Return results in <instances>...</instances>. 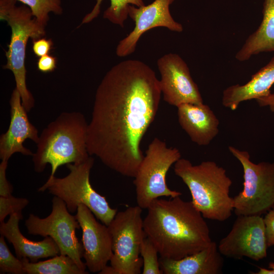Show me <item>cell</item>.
<instances>
[{
    "label": "cell",
    "mask_w": 274,
    "mask_h": 274,
    "mask_svg": "<svg viewBox=\"0 0 274 274\" xmlns=\"http://www.w3.org/2000/svg\"><path fill=\"white\" fill-rule=\"evenodd\" d=\"M157 65L165 101L176 107L183 104H203L198 87L181 57L175 53L166 54L157 60Z\"/></svg>",
    "instance_id": "7c38bea8"
},
{
    "label": "cell",
    "mask_w": 274,
    "mask_h": 274,
    "mask_svg": "<svg viewBox=\"0 0 274 274\" xmlns=\"http://www.w3.org/2000/svg\"><path fill=\"white\" fill-rule=\"evenodd\" d=\"M32 41V50L35 54L39 57L48 54L53 45L51 39L42 38Z\"/></svg>",
    "instance_id": "83f0119b"
},
{
    "label": "cell",
    "mask_w": 274,
    "mask_h": 274,
    "mask_svg": "<svg viewBox=\"0 0 274 274\" xmlns=\"http://www.w3.org/2000/svg\"><path fill=\"white\" fill-rule=\"evenodd\" d=\"M147 210L144 231L161 257L179 259L202 250L212 241L205 218L191 201L180 196L159 198Z\"/></svg>",
    "instance_id": "7a4b0ae2"
},
{
    "label": "cell",
    "mask_w": 274,
    "mask_h": 274,
    "mask_svg": "<svg viewBox=\"0 0 274 274\" xmlns=\"http://www.w3.org/2000/svg\"><path fill=\"white\" fill-rule=\"evenodd\" d=\"M175 0H155L140 7L129 5L128 16L134 21L133 29L117 46L116 55L125 57L133 53L141 36L147 31L157 27H166L177 32L183 30L182 25L171 15L169 6Z\"/></svg>",
    "instance_id": "4fadbf2b"
},
{
    "label": "cell",
    "mask_w": 274,
    "mask_h": 274,
    "mask_svg": "<svg viewBox=\"0 0 274 274\" xmlns=\"http://www.w3.org/2000/svg\"><path fill=\"white\" fill-rule=\"evenodd\" d=\"M17 1L0 0V19L6 21L11 29L10 42L6 52L7 62L3 67L13 73L22 104L28 112L34 107L35 100L26 86V45L29 39L33 41L44 37L45 26L37 22L27 6H17Z\"/></svg>",
    "instance_id": "5b68a950"
},
{
    "label": "cell",
    "mask_w": 274,
    "mask_h": 274,
    "mask_svg": "<svg viewBox=\"0 0 274 274\" xmlns=\"http://www.w3.org/2000/svg\"><path fill=\"white\" fill-rule=\"evenodd\" d=\"M82 229L83 258L86 267L92 272H99L110 261L113 254L112 242L109 228L99 223L86 206H78L75 215Z\"/></svg>",
    "instance_id": "5bb4252c"
},
{
    "label": "cell",
    "mask_w": 274,
    "mask_h": 274,
    "mask_svg": "<svg viewBox=\"0 0 274 274\" xmlns=\"http://www.w3.org/2000/svg\"><path fill=\"white\" fill-rule=\"evenodd\" d=\"M221 254L234 259L259 261L268 248L264 219L261 216H237L232 228L218 245Z\"/></svg>",
    "instance_id": "8fae6325"
},
{
    "label": "cell",
    "mask_w": 274,
    "mask_h": 274,
    "mask_svg": "<svg viewBox=\"0 0 274 274\" xmlns=\"http://www.w3.org/2000/svg\"><path fill=\"white\" fill-rule=\"evenodd\" d=\"M181 158L177 148L167 147L165 142L157 138L152 140L134 177L138 206L147 209L156 199L181 195V192L170 189L166 181L170 167Z\"/></svg>",
    "instance_id": "ba28073f"
},
{
    "label": "cell",
    "mask_w": 274,
    "mask_h": 274,
    "mask_svg": "<svg viewBox=\"0 0 274 274\" xmlns=\"http://www.w3.org/2000/svg\"><path fill=\"white\" fill-rule=\"evenodd\" d=\"M88 124L83 114L63 112L42 131L32 155L34 169L43 172L51 166L49 177L62 165L80 163L90 156L87 148Z\"/></svg>",
    "instance_id": "3957f363"
},
{
    "label": "cell",
    "mask_w": 274,
    "mask_h": 274,
    "mask_svg": "<svg viewBox=\"0 0 274 274\" xmlns=\"http://www.w3.org/2000/svg\"><path fill=\"white\" fill-rule=\"evenodd\" d=\"M177 108L179 123L193 142L207 146L218 134L219 121L208 105L183 104Z\"/></svg>",
    "instance_id": "2e32d148"
},
{
    "label": "cell",
    "mask_w": 274,
    "mask_h": 274,
    "mask_svg": "<svg viewBox=\"0 0 274 274\" xmlns=\"http://www.w3.org/2000/svg\"><path fill=\"white\" fill-rule=\"evenodd\" d=\"M25 273L27 274H85L67 255L59 254L50 259L31 262L27 258L21 259Z\"/></svg>",
    "instance_id": "44dd1931"
},
{
    "label": "cell",
    "mask_w": 274,
    "mask_h": 274,
    "mask_svg": "<svg viewBox=\"0 0 274 274\" xmlns=\"http://www.w3.org/2000/svg\"><path fill=\"white\" fill-rule=\"evenodd\" d=\"M154 71L139 60L122 61L105 75L95 92L87 148L107 167L134 178L144 155L141 143L159 108Z\"/></svg>",
    "instance_id": "6da1fadb"
},
{
    "label": "cell",
    "mask_w": 274,
    "mask_h": 274,
    "mask_svg": "<svg viewBox=\"0 0 274 274\" xmlns=\"http://www.w3.org/2000/svg\"><path fill=\"white\" fill-rule=\"evenodd\" d=\"M52 211L46 217L41 218L30 214L25 221L29 234L43 237L50 236L58 246L60 254L72 258L84 271L86 266L83 257L82 243L76 236L80 225L75 216L71 214L65 202L54 196L52 200Z\"/></svg>",
    "instance_id": "30bf717a"
},
{
    "label": "cell",
    "mask_w": 274,
    "mask_h": 274,
    "mask_svg": "<svg viewBox=\"0 0 274 274\" xmlns=\"http://www.w3.org/2000/svg\"><path fill=\"white\" fill-rule=\"evenodd\" d=\"M158 252L152 242L146 236L140 247V255L143 259V274H162L160 267Z\"/></svg>",
    "instance_id": "cb8c5ba5"
},
{
    "label": "cell",
    "mask_w": 274,
    "mask_h": 274,
    "mask_svg": "<svg viewBox=\"0 0 274 274\" xmlns=\"http://www.w3.org/2000/svg\"><path fill=\"white\" fill-rule=\"evenodd\" d=\"M142 213V209L138 205L129 207L117 212L108 226L112 242L110 262L114 274L142 273L140 247L146 236Z\"/></svg>",
    "instance_id": "9c48e42d"
},
{
    "label": "cell",
    "mask_w": 274,
    "mask_h": 274,
    "mask_svg": "<svg viewBox=\"0 0 274 274\" xmlns=\"http://www.w3.org/2000/svg\"><path fill=\"white\" fill-rule=\"evenodd\" d=\"M0 273H25L22 260L12 254L3 235L0 237Z\"/></svg>",
    "instance_id": "d4e9b609"
},
{
    "label": "cell",
    "mask_w": 274,
    "mask_h": 274,
    "mask_svg": "<svg viewBox=\"0 0 274 274\" xmlns=\"http://www.w3.org/2000/svg\"><path fill=\"white\" fill-rule=\"evenodd\" d=\"M215 242L202 250L179 259L160 257V267L165 274H220L224 259Z\"/></svg>",
    "instance_id": "ac0fdd59"
},
{
    "label": "cell",
    "mask_w": 274,
    "mask_h": 274,
    "mask_svg": "<svg viewBox=\"0 0 274 274\" xmlns=\"http://www.w3.org/2000/svg\"><path fill=\"white\" fill-rule=\"evenodd\" d=\"M8 161L2 160L0 164V196L7 197L12 195L13 186L6 177Z\"/></svg>",
    "instance_id": "4316f807"
},
{
    "label": "cell",
    "mask_w": 274,
    "mask_h": 274,
    "mask_svg": "<svg viewBox=\"0 0 274 274\" xmlns=\"http://www.w3.org/2000/svg\"><path fill=\"white\" fill-rule=\"evenodd\" d=\"M27 6L37 22L46 26L52 12L57 15L62 13L61 0H17Z\"/></svg>",
    "instance_id": "603a6c76"
},
{
    "label": "cell",
    "mask_w": 274,
    "mask_h": 274,
    "mask_svg": "<svg viewBox=\"0 0 274 274\" xmlns=\"http://www.w3.org/2000/svg\"><path fill=\"white\" fill-rule=\"evenodd\" d=\"M93 163L94 159L90 156L83 162L66 164L70 170L66 176L49 177L38 191L47 190L50 193L62 200L72 213L77 212L80 204H84L98 220L108 226L117 214V210L111 208L105 197L92 187L90 173Z\"/></svg>",
    "instance_id": "8992f818"
},
{
    "label": "cell",
    "mask_w": 274,
    "mask_h": 274,
    "mask_svg": "<svg viewBox=\"0 0 274 274\" xmlns=\"http://www.w3.org/2000/svg\"><path fill=\"white\" fill-rule=\"evenodd\" d=\"M56 58L49 54L40 57L37 62L38 70L43 73L53 71L56 66Z\"/></svg>",
    "instance_id": "f546056e"
},
{
    "label": "cell",
    "mask_w": 274,
    "mask_h": 274,
    "mask_svg": "<svg viewBox=\"0 0 274 274\" xmlns=\"http://www.w3.org/2000/svg\"><path fill=\"white\" fill-rule=\"evenodd\" d=\"M268 269L260 267L256 274H274V262H270L268 264Z\"/></svg>",
    "instance_id": "4dcf8cb0"
},
{
    "label": "cell",
    "mask_w": 274,
    "mask_h": 274,
    "mask_svg": "<svg viewBox=\"0 0 274 274\" xmlns=\"http://www.w3.org/2000/svg\"><path fill=\"white\" fill-rule=\"evenodd\" d=\"M268 247L274 245V208L266 213L263 218Z\"/></svg>",
    "instance_id": "f1b7e54d"
},
{
    "label": "cell",
    "mask_w": 274,
    "mask_h": 274,
    "mask_svg": "<svg viewBox=\"0 0 274 274\" xmlns=\"http://www.w3.org/2000/svg\"><path fill=\"white\" fill-rule=\"evenodd\" d=\"M103 0H96V3L92 11L83 18L81 24L88 23L96 18L100 11V5ZM110 6L104 12L103 17L111 23L124 26V23L128 16V7L133 5L140 7L145 5L143 0H110Z\"/></svg>",
    "instance_id": "7402d4cb"
},
{
    "label": "cell",
    "mask_w": 274,
    "mask_h": 274,
    "mask_svg": "<svg viewBox=\"0 0 274 274\" xmlns=\"http://www.w3.org/2000/svg\"><path fill=\"white\" fill-rule=\"evenodd\" d=\"M262 14L259 26L236 54V60L245 61L259 53L274 51V0H264Z\"/></svg>",
    "instance_id": "ffe728a7"
},
{
    "label": "cell",
    "mask_w": 274,
    "mask_h": 274,
    "mask_svg": "<svg viewBox=\"0 0 274 274\" xmlns=\"http://www.w3.org/2000/svg\"><path fill=\"white\" fill-rule=\"evenodd\" d=\"M27 198L15 197L12 195L0 196V223L4 222L7 216L15 213L22 215V210L28 205Z\"/></svg>",
    "instance_id": "484cf974"
},
{
    "label": "cell",
    "mask_w": 274,
    "mask_h": 274,
    "mask_svg": "<svg viewBox=\"0 0 274 274\" xmlns=\"http://www.w3.org/2000/svg\"><path fill=\"white\" fill-rule=\"evenodd\" d=\"M273 84L274 56L247 83L233 85L226 88L223 92L222 105L235 110L244 101L256 99L260 102L271 94L270 89Z\"/></svg>",
    "instance_id": "d6986e66"
},
{
    "label": "cell",
    "mask_w": 274,
    "mask_h": 274,
    "mask_svg": "<svg viewBox=\"0 0 274 274\" xmlns=\"http://www.w3.org/2000/svg\"><path fill=\"white\" fill-rule=\"evenodd\" d=\"M11 120L7 131L0 137V158L8 161L15 153L31 155L33 153L23 146L27 139L37 144L39 140L37 128L30 123L27 112L22 104L20 94L15 88L10 100Z\"/></svg>",
    "instance_id": "9a60e30c"
},
{
    "label": "cell",
    "mask_w": 274,
    "mask_h": 274,
    "mask_svg": "<svg viewBox=\"0 0 274 274\" xmlns=\"http://www.w3.org/2000/svg\"><path fill=\"white\" fill-rule=\"evenodd\" d=\"M23 218V215L15 213L10 216L6 222L0 224L1 235L12 244L18 258H27L31 262H36L39 259L60 254L58 246L50 236L45 237L41 241H32L26 238L19 227V221Z\"/></svg>",
    "instance_id": "e0dca14e"
},
{
    "label": "cell",
    "mask_w": 274,
    "mask_h": 274,
    "mask_svg": "<svg viewBox=\"0 0 274 274\" xmlns=\"http://www.w3.org/2000/svg\"><path fill=\"white\" fill-rule=\"evenodd\" d=\"M174 172L188 188L191 202L205 219L222 222L231 216L232 181L223 167L212 161L193 165L181 158L174 164Z\"/></svg>",
    "instance_id": "277c9868"
},
{
    "label": "cell",
    "mask_w": 274,
    "mask_h": 274,
    "mask_svg": "<svg viewBox=\"0 0 274 274\" xmlns=\"http://www.w3.org/2000/svg\"><path fill=\"white\" fill-rule=\"evenodd\" d=\"M230 153L241 163L243 189L233 197V212L237 216H261L274 208V162L255 163L248 152L232 147Z\"/></svg>",
    "instance_id": "52a82bcc"
}]
</instances>
